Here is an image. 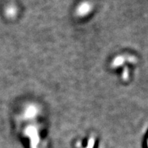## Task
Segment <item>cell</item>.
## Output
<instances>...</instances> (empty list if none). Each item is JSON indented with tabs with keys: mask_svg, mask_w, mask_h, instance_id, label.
Listing matches in <instances>:
<instances>
[{
	"mask_svg": "<svg viewBox=\"0 0 148 148\" xmlns=\"http://www.w3.org/2000/svg\"><path fill=\"white\" fill-rule=\"evenodd\" d=\"M90 10V6L88 4L83 5L80 6L78 9V14L79 15H84V14H87L88 11Z\"/></svg>",
	"mask_w": 148,
	"mask_h": 148,
	"instance_id": "obj_1",
	"label": "cell"
},
{
	"mask_svg": "<svg viewBox=\"0 0 148 148\" xmlns=\"http://www.w3.org/2000/svg\"><path fill=\"white\" fill-rule=\"evenodd\" d=\"M123 61H124V58H123V56H118L117 58L114 59L113 62H112V65L114 66H118L120 64H122Z\"/></svg>",
	"mask_w": 148,
	"mask_h": 148,
	"instance_id": "obj_2",
	"label": "cell"
}]
</instances>
